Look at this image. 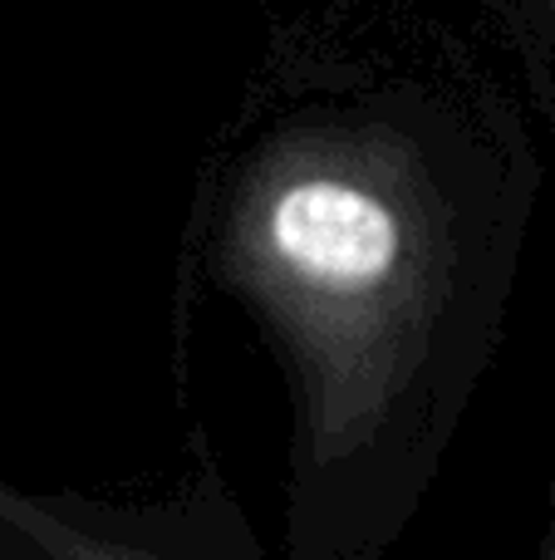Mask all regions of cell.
Wrapping results in <instances>:
<instances>
[{
	"label": "cell",
	"mask_w": 555,
	"mask_h": 560,
	"mask_svg": "<svg viewBox=\"0 0 555 560\" xmlns=\"http://www.w3.org/2000/svg\"><path fill=\"white\" fill-rule=\"evenodd\" d=\"M541 153L438 20L354 0L271 35L192 187L182 285L246 310L310 477L428 457L507 339Z\"/></svg>",
	"instance_id": "6da1fadb"
},
{
	"label": "cell",
	"mask_w": 555,
	"mask_h": 560,
	"mask_svg": "<svg viewBox=\"0 0 555 560\" xmlns=\"http://www.w3.org/2000/svg\"><path fill=\"white\" fill-rule=\"evenodd\" d=\"M507 20V39L521 59V79L531 104L546 114L555 133V0H497Z\"/></svg>",
	"instance_id": "7a4b0ae2"
},
{
	"label": "cell",
	"mask_w": 555,
	"mask_h": 560,
	"mask_svg": "<svg viewBox=\"0 0 555 560\" xmlns=\"http://www.w3.org/2000/svg\"><path fill=\"white\" fill-rule=\"evenodd\" d=\"M49 536L59 541L64 560H118L108 536H88V532H79L74 522H49Z\"/></svg>",
	"instance_id": "3957f363"
},
{
	"label": "cell",
	"mask_w": 555,
	"mask_h": 560,
	"mask_svg": "<svg viewBox=\"0 0 555 560\" xmlns=\"http://www.w3.org/2000/svg\"><path fill=\"white\" fill-rule=\"evenodd\" d=\"M114 546H118V541H114ZM118 556H123V560H153L147 551H138V546H118Z\"/></svg>",
	"instance_id": "277c9868"
}]
</instances>
